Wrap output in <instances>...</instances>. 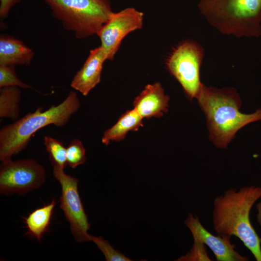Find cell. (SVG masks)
Segmentation results:
<instances>
[{
    "label": "cell",
    "mask_w": 261,
    "mask_h": 261,
    "mask_svg": "<svg viewBox=\"0 0 261 261\" xmlns=\"http://www.w3.org/2000/svg\"><path fill=\"white\" fill-rule=\"evenodd\" d=\"M144 14L129 7L113 13L96 34L100 39L107 60H112L122 41L130 32L140 29L143 25Z\"/></svg>",
    "instance_id": "9c48e42d"
},
{
    "label": "cell",
    "mask_w": 261,
    "mask_h": 261,
    "mask_svg": "<svg viewBox=\"0 0 261 261\" xmlns=\"http://www.w3.org/2000/svg\"><path fill=\"white\" fill-rule=\"evenodd\" d=\"M261 197V187L244 186L239 190L231 188L214 200L212 223L218 235L238 237L261 261L260 238L253 227L249 214L254 203Z\"/></svg>",
    "instance_id": "6da1fadb"
},
{
    "label": "cell",
    "mask_w": 261,
    "mask_h": 261,
    "mask_svg": "<svg viewBox=\"0 0 261 261\" xmlns=\"http://www.w3.org/2000/svg\"><path fill=\"white\" fill-rule=\"evenodd\" d=\"M45 178L44 168L34 159L2 161L0 192L6 195L24 194L41 187Z\"/></svg>",
    "instance_id": "ba28073f"
},
{
    "label": "cell",
    "mask_w": 261,
    "mask_h": 261,
    "mask_svg": "<svg viewBox=\"0 0 261 261\" xmlns=\"http://www.w3.org/2000/svg\"><path fill=\"white\" fill-rule=\"evenodd\" d=\"M198 7L207 21L223 34L261 35V0H200Z\"/></svg>",
    "instance_id": "277c9868"
},
{
    "label": "cell",
    "mask_w": 261,
    "mask_h": 261,
    "mask_svg": "<svg viewBox=\"0 0 261 261\" xmlns=\"http://www.w3.org/2000/svg\"><path fill=\"white\" fill-rule=\"evenodd\" d=\"M197 99L205 116L209 139L218 148H226L245 126L261 120V108L249 114L240 111L242 102L233 88L219 89L203 84Z\"/></svg>",
    "instance_id": "7a4b0ae2"
},
{
    "label": "cell",
    "mask_w": 261,
    "mask_h": 261,
    "mask_svg": "<svg viewBox=\"0 0 261 261\" xmlns=\"http://www.w3.org/2000/svg\"><path fill=\"white\" fill-rule=\"evenodd\" d=\"M80 105L76 93L71 91L58 105H52L44 111L39 107L34 112L28 113L14 123L3 127L0 130V160H11L13 155L24 149L31 136L40 129L51 124L64 126Z\"/></svg>",
    "instance_id": "3957f363"
},
{
    "label": "cell",
    "mask_w": 261,
    "mask_h": 261,
    "mask_svg": "<svg viewBox=\"0 0 261 261\" xmlns=\"http://www.w3.org/2000/svg\"><path fill=\"white\" fill-rule=\"evenodd\" d=\"M21 0H0V18L3 20L8 16L11 9Z\"/></svg>",
    "instance_id": "7402d4cb"
},
{
    "label": "cell",
    "mask_w": 261,
    "mask_h": 261,
    "mask_svg": "<svg viewBox=\"0 0 261 261\" xmlns=\"http://www.w3.org/2000/svg\"><path fill=\"white\" fill-rule=\"evenodd\" d=\"M143 119L134 108L126 111L114 125L103 132L102 142L108 145L111 141H122L128 132L137 131L144 126Z\"/></svg>",
    "instance_id": "5bb4252c"
},
{
    "label": "cell",
    "mask_w": 261,
    "mask_h": 261,
    "mask_svg": "<svg viewBox=\"0 0 261 261\" xmlns=\"http://www.w3.org/2000/svg\"><path fill=\"white\" fill-rule=\"evenodd\" d=\"M256 208L258 211L257 214V220L260 225L261 229V201L256 204ZM260 241L261 245V236L260 238Z\"/></svg>",
    "instance_id": "603a6c76"
},
{
    "label": "cell",
    "mask_w": 261,
    "mask_h": 261,
    "mask_svg": "<svg viewBox=\"0 0 261 261\" xmlns=\"http://www.w3.org/2000/svg\"><path fill=\"white\" fill-rule=\"evenodd\" d=\"M34 54L22 41L10 35H0V65L29 66Z\"/></svg>",
    "instance_id": "4fadbf2b"
},
{
    "label": "cell",
    "mask_w": 261,
    "mask_h": 261,
    "mask_svg": "<svg viewBox=\"0 0 261 261\" xmlns=\"http://www.w3.org/2000/svg\"><path fill=\"white\" fill-rule=\"evenodd\" d=\"M106 55L101 46L90 51L89 55L80 69L74 76L71 86L83 96L100 83Z\"/></svg>",
    "instance_id": "8fae6325"
},
{
    "label": "cell",
    "mask_w": 261,
    "mask_h": 261,
    "mask_svg": "<svg viewBox=\"0 0 261 261\" xmlns=\"http://www.w3.org/2000/svg\"><path fill=\"white\" fill-rule=\"evenodd\" d=\"M86 149L81 140L75 138L72 140L67 148V164L75 168L86 161Z\"/></svg>",
    "instance_id": "ac0fdd59"
},
{
    "label": "cell",
    "mask_w": 261,
    "mask_h": 261,
    "mask_svg": "<svg viewBox=\"0 0 261 261\" xmlns=\"http://www.w3.org/2000/svg\"><path fill=\"white\" fill-rule=\"evenodd\" d=\"M56 204L55 200H53L50 203L34 210L25 218L28 229L26 234L40 241L44 233L48 231Z\"/></svg>",
    "instance_id": "9a60e30c"
},
{
    "label": "cell",
    "mask_w": 261,
    "mask_h": 261,
    "mask_svg": "<svg viewBox=\"0 0 261 261\" xmlns=\"http://www.w3.org/2000/svg\"><path fill=\"white\" fill-rule=\"evenodd\" d=\"M169 100L160 83L148 84L134 99V109L143 118L160 117L167 112Z\"/></svg>",
    "instance_id": "7c38bea8"
},
{
    "label": "cell",
    "mask_w": 261,
    "mask_h": 261,
    "mask_svg": "<svg viewBox=\"0 0 261 261\" xmlns=\"http://www.w3.org/2000/svg\"><path fill=\"white\" fill-rule=\"evenodd\" d=\"M11 86L23 88H32L17 77L15 66L0 65V87Z\"/></svg>",
    "instance_id": "ffe728a7"
},
{
    "label": "cell",
    "mask_w": 261,
    "mask_h": 261,
    "mask_svg": "<svg viewBox=\"0 0 261 261\" xmlns=\"http://www.w3.org/2000/svg\"><path fill=\"white\" fill-rule=\"evenodd\" d=\"M203 57L201 46L195 42L188 40L174 48L166 61L167 69L190 100L197 99L203 85L200 75Z\"/></svg>",
    "instance_id": "8992f818"
},
{
    "label": "cell",
    "mask_w": 261,
    "mask_h": 261,
    "mask_svg": "<svg viewBox=\"0 0 261 261\" xmlns=\"http://www.w3.org/2000/svg\"><path fill=\"white\" fill-rule=\"evenodd\" d=\"M53 17L78 39L96 34L113 12L109 0H43Z\"/></svg>",
    "instance_id": "5b68a950"
},
{
    "label": "cell",
    "mask_w": 261,
    "mask_h": 261,
    "mask_svg": "<svg viewBox=\"0 0 261 261\" xmlns=\"http://www.w3.org/2000/svg\"><path fill=\"white\" fill-rule=\"evenodd\" d=\"M21 92L18 87H0V117L16 120L19 112Z\"/></svg>",
    "instance_id": "2e32d148"
},
{
    "label": "cell",
    "mask_w": 261,
    "mask_h": 261,
    "mask_svg": "<svg viewBox=\"0 0 261 261\" xmlns=\"http://www.w3.org/2000/svg\"><path fill=\"white\" fill-rule=\"evenodd\" d=\"M44 145L48 153L51 164L64 169L67 164V148L63 144L50 136L44 137Z\"/></svg>",
    "instance_id": "e0dca14e"
},
{
    "label": "cell",
    "mask_w": 261,
    "mask_h": 261,
    "mask_svg": "<svg viewBox=\"0 0 261 261\" xmlns=\"http://www.w3.org/2000/svg\"><path fill=\"white\" fill-rule=\"evenodd\" d=\"M185 225L191 232L194 241L208 246L217 261H247L248 259L242 256L235 249L230 238L212 234L202 225L199 218L189 213L184 221Z\"/></svg>",
    "instance_id": "30bf717a"
},
{
    "label": "cell",
    "mask_w": 261,
    "mask_h": 261,
    "mask_svg": "<svg viewBox=\"0 0 261 261\" xmlns=\"http://www.w3.org/2000/svg\"><path fill=\"white\" fill-rule=\"evenodd\" d=\"M91 241L104 255L107 261H132L123 253L116 250L109 242L102 236L96 237L91 235Z\"/></svg>",
    "instance_id": "d6986e66"
},
{
    "label": "cell",
    "mask_w": 261,
    "mask_h": 261,
    "mask_svg": "<svg viewBox=\"0 0 261 261\" xmlns=\"http://www.w3.org/2000/svg\"><path fill=\"white\" fill-rule=\"evenodd\" d=\"M204 245L197 241H194L193 245L190 251L184 256H181L176 261H211L208 257Z\"/></svg>",
    "instance_id": "44dd1931"
},
{
    "label": "cell",
    "mask_w": 261,
    "mask_h": 261,
    "mask_svg": "<svg viewBox=\"0 0 261 261\" xmlns=\"http://www.w3.org/2000/svg\"><path fill=\"white\" fill-rule=\"evenodd\" d=\"M53 173L61 187L60 208L69 222L72 233L79 243L91 241L90 224L78 189V179L66 174L63 169L52 164Z\"/></svg>",
    "instance_id": "52a82bcc"
}]
</instances>
